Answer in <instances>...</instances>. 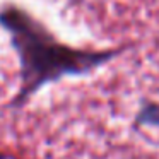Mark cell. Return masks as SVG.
<instances>
[{"mask_svg":"<svg viewBox=\"0 0 159 159\" xmlns=\"http://www.w3.org/2000/svg\"><path fill=\"white\" fill-rule=\"evenodd\" d=\"M0 26L19 58V87L11 108H22L45 84L80 75L103 65L116 52H86L60 43L39 21L16 4L0 7Z\"/></svg>","mask_w":159,"mask_h":159,"instance_id":"obj_1","label":"cell"},{"mask_svg":"<svg viewBox=\"0 0 159 159\" xmlns=\"http://www.w3.org/2000/svg\"><path fill=\"white\" fill-rule=\"evenodd\" d=\"M142 123H151V125H159V106H147L142 115L139 116Z\"/></svg>","mask_w":159,"mask_h":159,"instance_id":"obj_2","label":"cell"}]
</instances>
